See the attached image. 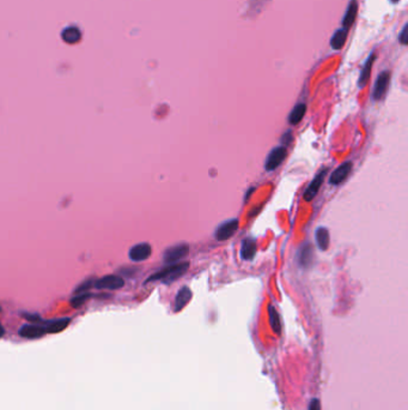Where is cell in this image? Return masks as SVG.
<instances>
[{"label": "cell", "mask_w": 408, "mask_h": 410, "mask_svg": "<svg viewBox=\"0 0 408 410\" xmlns=\"http://www.w3.org/2000/svg\"><path fill=\"white\" fill-rule=\"evenodd\" d=\"M309 410H321L320 402H318L317 399H314V401H311L310 407H309Z\"/></svg>", "instance_id": "d4e9b609"}, {"label": "cell", "mask_w": 408, "mask_h": 410, "mask_svg": "<svg viewBox=\"0 0 408 410\" xmlns=\"http://www.w3.org/2000/svg\"><path fill=\"white\" fill-rule=\"evenodd\" d=\"M189 267V263H178V264H170V265L165 266L164 269L159 270L156 274L150 276L146 279V283L155 281H164V283H172L173 281L177 279L185 272L187 271Z\"/></svg>", "instance_id": "6da1fadb"}, {"label": "cell", "mask_w": 408, "mask_h": 410, "mask_svg": "<svg viewBox=\"0 0 408 410\" xmlns=\"http://www.w3.org/2000/svg\"><path fill=\"white\" fill-rule=\"evenodd\" d=\"M390 81V73L389 71H383V72L379 73V76L377 77L376 83H375L374 88V100L378 101L381 98H383V96L386 95L387 89H388V84Z\"/></svg>", "instance_id": "ba28073f"}, {"label": "cell", "mask_w": 408, "mask_h": 410, "mask_svg": "<svg viewBox=\"0 0 408 410\" xmlns=\"http://www.w3.org/2000/svg\"><path fill=\"white\" fill-rule=\"evenodd\" d=\"M190 299H192V292H190L189 288H181L180 292L177 293V295H176L175 297V312H180V311L188 304V301H189Z\"/></svg>", "instance_id": "7c38bea8"}, {"label": "cell", "mask_w": 408, "mask_h": 410, "mask_svg": "<svg viewBox=\"0 0 408 410\" xmlns=\"http://www.w3.org/2000/svg\"><path fill=\"white\" fill-rule=\"evenodd\" d=\"M95 281H96V279H85V281H84L83 283L79 284V286L77 288H76L75 294H81V293H88L89 290L91 289V288L95 286Z\"/></svg>", "instance_id": "7402d4cb"}, {"label": "cell", "mask_w": 408, "mask_h": 410, "mask_svg": "<svg viewBox=\"0 0 408 410\" xmlns=\"http://www.w3.org/2000/svg\"><path fill=\"white\" fill-rule=\"evenodd\" d=\"M43 323H45V320H43ZM43 323H41V324L29 323V324L23 325L19 328V336L23 338H28V340H36V338L43 337L47 333V328H46Z\"/></svg>", "instance_id": "277c9868"}, {"label": "cell", "mask_w": 408, "mask_h": 410, "mask_svg": "<svg viewBox=\"0 0 408 410\" xmlns=\"http://www.w3.org/2000/svg\"><path fill=\"white\" fill-rule=\"evenodd\" d=\"M90 297H91V294L89 292L81 293V294H76L75 297H72V300H71V306L75 308L83 306V305L85 304Z\"/></svg>", "instance_id": "44dd1931"}, {"label": "cell", "mask_w": 408, "mask_h": 410, "mask_svg": "<svg viewBox=\"0 0 408 410\" xmlns=\"http://www.w3.org/2000/svg\"><path fill=\"white\" fill-rule=\"evenodd\" d=\"M151 246H150L149 244H138V245H134L129 249V259H131L132 262H136V263H138V262H144L151 256Z\"/></svg>", "instance_id": "9c48e42d"}, {"label": "cell", "mask_w": 408, "mask_h": 410, "mask_svg": "<svg viewBox=\"0 0 408 410\" xmlns=\"http://www.w3.org/2000/svg\"><path fill=\"white\" fill-rule=\"evenodd\" d=\"M291 141H292V133H291V131H287L286 133L282 136V143H284V147H286V144L291 143Z\"/></svg>", "instance_id": "cb8c5ba5"}, {"label": "cell", "mask_w": 408, "mask_h": 410, "mask_svg": "<svg viewBox=\"0 0 408 410\" xmlns=\"http://www.w3.org/2000/svg\"><path fill=\"white\" fill-rule=\"evenodd\" d=\"M357 11H358V4H357L356 0H351L350 4L347 6V11H346L345 17H344L343 21V28L347 30L348 27H351L353 24L354 19H356Z\"/></svg>", "instance_id": "5bb4252c"}, {"label": "cell", "mask_w": 408, "mask_h": 410, "mask_svg": "<svg viewBox=\"0 0 408 410\" xmlns=\"http://www.w3.org/2000/svg\"><path fill=\"white\" fill-rule=\"evenodd\" d=\"M70 318H60V319L49 320V322H46L45 320L43 324H45L46 328H47V333H58L65 330V328L70 325Z\"/></svg>", "instance_id": "8fae6325"}, {"label": "cell", "mask_w": 408, "mask_h": 410, "mask_svg": "<svg viewBox=\"0 0 408 410\" xmlns=\"http://www.w3.org/2000/svg\"><path fill=\"white\" fill-rule=\"evenodd\" d=\"M316 241H317V245L320 247V249L322 251H326L330 246V233H328L327 228L325 227H320V228L316 230Z\"/></svg>", "instance_id": "e0dca14e"}, {"label": "cell", "mask_w": 408, "mask_h": 410, "mask_svg": "<svg viewBox=\"0 0 408 410\" xmlns=\"http://www.w3.org/2000/svg\"><path fill=\"white\" fill-rule=\"evenodd\" d=\"M305 112H307V106L305 103H298L295 108L292 109L291 113L289 115V123L291 125H296L300 123V120L304 116Z\"/></svg>", "instance_id": "ac0fdd59"}, {"label": "cell", "mask_w": 408, "mask_h": 410, "mask_svg": "<svg viewBox=\"0 0 408 410\" xmlns=\"http://www.w3.org/2000/svg\"><path fill=\"white\" fill-rule=\"evenodd\" d=\"M392 2H397V1H399V0H392Z\"/></svg>", "instance_id": "4316f807"}, {"label": "cell", "mask_w": 408, "mask_h": 410, "mask_svg": "<svg viewBox=\"0 0 408 410\" xmlns=\"http://www.w3.org/2000/svg\"><path fill=\"white\" fill-rule=\"evenodd\" d=\"M256 252V244L255 240L251 238H247L242 241L241 247V257L246 261H251Z\"/></svg>", "instance_id": "4fadbf2b"}, {"label": "cell", "mask_w": 408, "mask_h": 410, "mask_svg": "<svg viewBox=\"0 0 408 410\" xmlns=\"http://www.w3.org/2000/svg\"><path fill=\"white\" fill-rule=\"evenodd\" d=\"M400 42H401L402 45H407V25H405L401 34H400Z\"/></svg>", "instance_id": "603a6c76"}, {"label": "cell", "mask_w": 408, "mask_h": 410, "mask_svg": "<svg viewBox=\"0 0 408 410\" xmlns=\"http://www.w3.org/2000/svg\"><path fill=\"white\" fill-rule=\"evenodd\" d=\"M287 155L286 147L284 145H280V147L274 148L271 152H269L268 157L266 160V164H265V168H266L267 172H272L275 168L279 167L282 164V162L284 161L285 157Z\"/></svg>", "instance_id": "3957f363"}, {"label": "cell", "mask_w": 408, "mask_h": 410, "mask_svg": "<svg viewBox=\"0 0 408 410\" xmlns=\"http://www.w3.org/2000/svg\"><path fill=\"white\" fill-rule=\"evenodd\" d=\"M351 170H352V162H350V161H347V162H345V164L339 165V167L336 168V169L334 170L333 173H331V175L330 178V184L334 185V186L341 184V182H343L344 180H345L346 178L348 177V174H350Z\"/></svg>", "instance_id": "30bf717a"}, {"label": "cell", "mask_w": 408, "mask_h": 410, "mask_svg": "<svg viewBox=\"0 0 408 410\" xmlns=\"http://www.w3.org/2000/svg\"><path fill=\"white\" fill-rule=\"evenodd\" d=\"M375 62V54L372 53L371 55L369 57V59L366 60L365 65H364L363 70H361V77H359V86L361 88H363V86H365L366 84H368L369 80H370V75H371V68H372V64Z\"/></svg>", "instance_id": "2e32d148"}, {"label": "cell", "mask_w": 408, "mask_h": 410, "mask_svg": "<svg viewBox=\"0 0 408 410\" xmlns=\"http://www.w3.org/2000/svg\"><path fill=\"white\" fill-rule=\"evenodd\" d=\"M311 261H313V249L309 244H305L300 247L299 252H298V263L300 266L308 267L310 265Z\"/></svg>", "instance_id": "9a60e30c"}, {"label": "cell", "mask_w": 408, "mask_h": 410, "mask_svg": "<svg viewBox=\"0 0 408 410\" xmlns=\"http://www.w3.org/2000/svg\"><path fill=\"white\" fill-rule=\"evenodd\" d=\"M346 39H347V30L346 29H339L338 32H335V34L333 35L330 40V45L334 49H340L343 48V46L345 45Z\"/></svg>", "instance_id": "d6986e66"}, {"label": "cell", "mask_w": 408, "mask_h": 410, "mask_svg": "<svg viewBox=\"0 0 408 410\" xmlns=\"http://www.w3.org/2000/svg\"><path fill=\"white\" fill-rule=\"evenodd\" d=\"M237 228H238V220L234 218V220L225 221V222H223L217 228L216 239L219 241L228 240V239H230L234 235Z\"/></svg>", "instance_id": "8992f818"}, {"label": "cell", "mask_w": 408, "mask_h": 410, "mask_svg": "<svg viewBox=\"0 0 408 410\" xmlns=\"http://www.w3.org/2000/svg\"><path fill=\"white\" fill-rule=\"evenodd\" d=\"M188 251H189V247H188L187 245H185V244L173 246V247H170V248L165 249L163 259H164L165 263L174 264L176 263V262L185 258V257L188 254Z\"/></svg>", "instance_id": "5b68a950"}, {"label": "cell", "mask_w": 408, "mask_h": 410, "mask_svg": "<svg viewBox=\"0 0 408 410\" xmlns=\"http://www.w3.org/2000/svg\"><path fill=\"white\" fill-rule=\"evenodd\" d=\"M268 314H269V323H271V327L274 332L280 333V330H282V325H280V318L279 314H278L277 310L269 305L268 306Z\"/></svg>", "instance_id": "ffe728a7"}, {"label": "cell", "mask_w": 408, "mask_h": 410, "mask_svg": "<svg viewBox=\"0 0 408 410\" xmlns=\"http://www.w3.org/2000/svg\"><path fill=\"white\" fill-rule=\"evenodd\" d=\"M5 335V330H4V327H2L1 324H0V338L2 337V336Z\"/></svg>", "instance_id": "484cf974"}, {"label": "cell", "mask_w": 408, "mask_h": 410, "mask_svg": "<svg viewBox=\"0 0 408 410\" xmlns=\"http://www.w3.org/2000/svg\"><path fill=\"white\" fill-rule=\"evenodd\" d=\"M327 173H328L327 168L321 170V172H318L317 174H316L315 179L310 182L309 187H308L304 192V199L307 200V202H310V200H313L314 198L316 197L317 192L320 191L321 186H322V182H323V180H325V177L327 175Z\"/></svg>", "instance_id": "52a82bcc"}, {"label": "cell", "mask_w": 408, "mask_h": 410, "mask_svg": "<svg viewBox=\"0 0 408 410\" xmlns=\"http://www.w3.org/2000/svg\"><path fill=\"white\" fill-rule=\"evenodd\" d=\"M125 286V281L122 277L117 276V275H107V276L102 277V279H96L95 281V288L99 290H117L121 289Z\"/></svg>", "instance_id": "7a4b0ae2"}]
</instances>
